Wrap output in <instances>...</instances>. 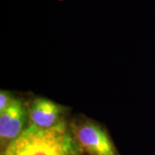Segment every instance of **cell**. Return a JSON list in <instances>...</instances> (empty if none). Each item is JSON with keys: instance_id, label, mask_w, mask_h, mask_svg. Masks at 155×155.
<instances>
[{"instance_id": "6da1fadb", "label": "cell", "mask_w": 155, "mask_h": 155, "mask_svg": "<svg viewBox=\"0 0 155 155\" xmlns=\"http://www.w3.org/2000/svg\"><path fill=\"white\" fill-rule=\"evenodd\" d=\"M80 147L64 122L48 128L30 124L1 155H79Z\"/></svg>"}, {"instance_id": "7a4b0ae2", "label": "cell", "mask_w": 155, "mask_h": 155, "mask_svg": "<svg viewBox=\"0 0 155 155\" xmlns=\"http://www.w3.org/2000/svg\"><path fill=\"white\" fill-rule=\"evenodd\" d=\"M73 136L82 150L90 155H117L115 145L97 124L85 122L78 126Z\"/></svg>"}, {"instance_id": "3957f363", "label": "cell", "mask_w": 155, "mask_h": 155, "mask_svg": "<svg viewBox=\"0 0 155 155\" xmlns=\"http://www.w3.org/2000/svg\"><path fill=\"white\" fill-rule=\"evenodd\" d=\"M26 110L19 100L14 99L4 110L0 111V140L5 148L25 129Z\"/></svg>"}, {"instance_id": "277c9868", "label": "cell", "mask_w": 155, "mask_h": 155, "mask_svg": "<svg viewBox=\"0 0 155 155\" xmlns=\"http://www.w3.org/2000/svg\"><path fill=\"white\" fill-rule=\"evenodd\" d=\"M61 107L46 98L34 100L29 107L28 115L31 124L42 128H48L60 123Z\"/></svg>"}, {"instance_id": "5b68a950", "label": "cell", "mask_w": 155, "mask_h": 155, "mask_svg": "<svg viewBox=\"0 0 155 155\" xmlns=\"http://www.w3.org/2000/svg\"><path fill=\"white\" fill-rule=\"evenodd\" d=\"M11 94L5 91H1L0 92V111L4 110L8 106L11 104L13 101Z\"/></svg>"}]
</instances>
